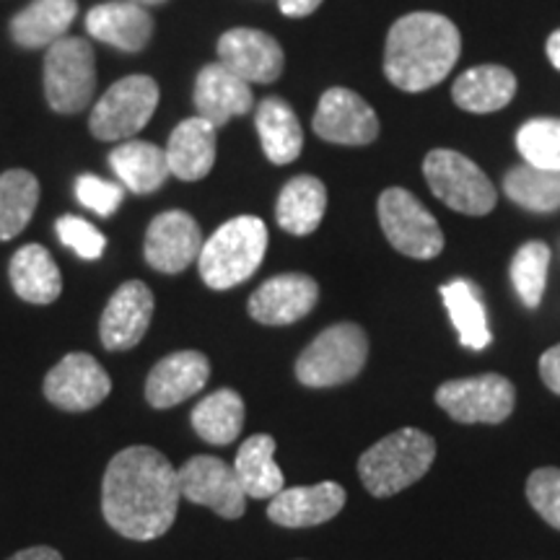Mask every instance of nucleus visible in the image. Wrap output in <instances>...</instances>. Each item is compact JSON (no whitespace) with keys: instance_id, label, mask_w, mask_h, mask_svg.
<instances>
[{"instance_id":"obj_1","label":"nucleus","mask_w":560,"mask_h":560,"mask_svg":"<svg viewBox=\"0 0 560 560\" xmlns=\"http://www.w3.org/2000/svg\"><path fill=\"white\" fill-rule=\"evenodd\" d=\"M182 493L172 462L153 446L117 452L102 480V514L117 535L151 542L172 529Z\"/></svg>"},{"instance_id":"obj_2","label":"nucleus","mask_w":560,"mask_h":560,"mask_svg":"<svg viewBox=\"0 0 560 560\" xmlns=\"http://www.w3.org/2000/svg\"><path fill=\"white\" fill-rule=\"evenodd\" d=\"M459 50V30L450 19L429 11L408 13L387 34L384 73L397 89L416 94L444 81L457 66Z\"/></svg>"},{"instance_id":"obj_3","label":"nucleus","mask_w":560,"mask_h":560,"mask_svg":"<svg viewBox=\"0 0 560 560\" xmlns=\"http://www.w3.org/2000/svg\"><path fill=\"white\" fill-rule=\"evenodd\" d=\"M268 252V226L257 215H236L202 242L198 270L213 291H229L255 276Z\"/></svg>"},{"instance_id":"obj_4","label":"nucleus","mask_w":560,"mask_h":560,"mask_svg":"<svg viewBox=\"0 0 560 560\" xmlns=\"http://www.w3.org/2000/svg\"><path fill=\"white\" fill-rule=\"evenodd\" d=\"M436 459V441L425 431L400 429L361 454L359 475L374 499H389L418 482Z\"/></svg>"},{"instance_id":"obj_5","label":"nucleus","mask_w":560,"mask_h":560,"mask_svg":"<svg viewBox=\"0 0 560 560\" xmlns=\"http://www.w3.org/2000/svg\"><path fill=\"white\" fill-rule=\"evenodd\" d=\"M369 338L353 322L327 327L314 338L296 361V380L304 387L322 389L353 382L366 366Z\"/></svg>"},{"instance_id":"obj_6","label":"nucleus","mask_w":560,"mask_h":560,"mask_svg":"<svg viewBox=\"0 0 560 560\" xmlns=\"http://www.w3.org/2000/svg\"><path fill=\"white\" fill-rule=\"evenodd\" d=\"M96 55L89 39L62 37L47 47L45 96L60 115H79L94 102Z\"/></svg>"},{"instance_id":"obj_7","label":"nucleus","mask_w":560,"mask_h":560,"mask_svg":"<svg viewBox=\"0 0 560 560\" xmlns=\"http://www.w3.org/2000/svg\"><path fill=\"white\" fill-rule=\"evenodd\" d=\"M431 192L465 215H486L495 208V187L475 161L457 151L436 149L423 161Z\"/></svg>"},{"instance_id":"obj_8","label":"nucleus","mask_w":560,"mask_h":560,"mask_svg":"<svg viewBox=\"0 0 560 560\" xmlns=\"http://www.w3.org/2000/svg\"><path fill=\"white\" fill-rule=\"evenodd\" d=\"M159 96V83L151 75H128L112 83L107 94L91 109V136L100 140L132 138L151 122Z\"/></svg>"},{"instance_id":"obj_9","label":"nucleus","mask_w":560,"mask_h":560,"mask_svg":"<svg viewBox=\"0 0 560 560\" xmlns=\"http://www.w3.org/2000/svg\"><path fill=\"white\" fill-rule=\"evenodd\" d=\"M380 223L387 242L416 260H433L444 249L439 221L423 208L416 195L402 187H389L380 198Z\"/></svg>"},{"instance_id":"obj_10","label":"nucleus","mask_w":560,"mask_h":560,"mask_svg":"<svg viewBox=\"0 0 560 560\" xmlns=\"http://www.w3.org/2000/svg\"><path fill=\"white\" fill-rule=\"evenodd\" d=\"M516 389L506 376L480 374L436 389V405L457 423H503L514 412Z\"/></svg>"},{"instance_id":"obj_11","label":"nucleus","mask_w":560,"mask_h":560,"mask_svg":"<svg viewBox=\"0 0 560 560\" xmlns=\"http://www.w3.org/2000/svg\"><path fill=\"white\" fill-rule=\"evenodd\" d=\"M182 499L208 506L221 520H240L247 509V493H244L234 467L219 457L198 454L190 457L177 470Z\"/></svg>"},{"instance_id":"obj_12","label":"nucleus","mask_w":560,"mask_h":560,"mask_svg":"<svg viewBox=\"0 0 560 560\" xmlns=\"http://www.w3.org/2000/svg\"><path fill=\"white\" fill-rule=\"evenodd\" d=\"M109 392V374L89 353H68L45 376V397L66 412L94 410L107 400Z\"/></svg>"},{"instance_id":"obj_13","label":"nucleus","mask_w":560,"mask_h":560,"mask_svg":"<svg viewBox=\"0 0 560 560\" xmlns=\"http://www.w3.org/2000/svg\"><path fill=\"white\" fill-rule=\"evenodd\" d=\"M312 128L327 143L369 145L380 136V117L361 94L335 86L322 94Z\"/></svg>"},{"instance_id":"obj_14","label":"nucleus","mask_w":560,"mask_h":560,"mask_svg":"<svg viewBox=\"0 0 560 560\" xmlns=\"http://www.w3.org/2000/svg\"><path fill=\"white\" fill-rule=\"evenodd\" d=\"M202 231L185 210H164L145 231L143 255L153 270L177 276L200 257Z\"/></svg>"},{"instance_id":"obj_15","label":"nucleus","mask_w":560,"mask_h":560,"mask_svg":"<svg viewBox=\"0 0 560 560\" xmlns=\"http://www.w3.org/2000/svg\"><path fill=\"white\" fill-rule=\"evenodd\" d=\"M153 293L143 280H128L120 289L112 293L104 306L100 319V340L102 346L120 353V350L136 348L149 332L153 319Z\"/></svg>"},{"instance_id":"obj_16","label":"nucleus","mask_w":560,"mask_h":560,"mask_svg":"<svg viewBox=\"0 0 560 560\" xmlns=\"http://www.w3.org/2000/svg\"><path fill=\"white\" fill-rule=\"evenodd\" d=\"M319 299L317 280L304 272H283L265 283L249 296L247 312L260 325L283 327L304 319Z\"/></svg>"},{"instance_id":"obj_17","label":"nucleus","mask_w":560,"mask_h":560,"mask_svg":"<svg viewBox=\"0 0 560 560\" xmlns=\"http://www.w3.org/2000/svg\"><path fill=\"white\" fill-rule=\"evenodd\" d=\"M219 62L247 83H272L285 66L283 47L260 30H231L219 39Z\"/></svg>"},{"instance_id":"obj_18","label":"nucleus","mask_w":560,"mask_h":560,"mask_svg":"<svg viewBox=\"0 0 560 560\" xmlns=\"http://www.w3.org/2000/svg\"><path fill=\"white\" fill-rule=\"evenodd\" d=\"M210 380V361L200 350H177L161 359L145 380V400L151 408L166 410L190 400Z\"/></svg>"},{"instance_id":"obj_19","label":"nucleus","mask_w":560,"mask_h":560,"mask_svg":"<svg viewBox=\"0 0 560 560\" xmlns=\"http://www.w3.org/2000/svg\"><path fill=\"white\" fill-rule=\"evenodd\" d=\"M346 488L325 480L317 486L283 488L276 499H270L268 520L278 527L306 529L335 520L346 506Z\"/></svg>"},{"instance_id":"obj_20","label":"nucleus","mask_w":560,"mask_h":560,"mask_svg":"<svg viewBox=\"0 0 560 560\" xmlns=\"http://www.w3.org/2000/svg\"><path fill=\"white\" fill-rule=\"evenodd\" d=\"M252 102H255V96H252L249 83L231 73L221 62H210L198 73L195 109H198V117L208 120L215 130L234 120V117L247 115Z\"/></svg>"},{"instance_id":"obj_21","label":"nucleus","mask_w":560,"mask_h":560,"mask_svg":"<svg viewBox=\"0 0 560 560\" xmlns=\"http://www.w3.org/2000/svg\"><path fill=\"white\" fill-rule=\"evenodd\" d=\"M86 32L122 52H143L153 37V16L145 5L112 0L86 13Z\"/></svg>"},{"instance_id":"obj_22","label":"nucleus","mask_w":560,"mask_h":560,"mask_svg":"<svg viewBox=\"0 0 560 560\" xmlns=\"http://www.w3.org/2000/svg\"><path fill=\"white\" fill-rule=\"evenodd\" d=\"M164 153L170 172L177 179H206L215 164V128L202 117H190L172 130Z\"/></svg>"},{"instance_id":"obj_23","label":"nucleus","mask_w":560,"mask_h":560,"mask_svg":"<svg viewBox=\"0 0 560 560\" xmlns=\"http://www.w3.org/2000/svg\"><path fill=\"white\" fill-rule=\"evenodd\" d=\"M9 278L19 299L30 304H52L62 293V276L58 262L42 244H24L13 252Z\"/></svg>"},{"instance_id":"obj_24","label":"nucleus","mask_w":560,"mask_h":560,"mask_svg":"<svg viewBox=\"0 0 560 560\" xmlns=\"http://www.w3.org/2000/svg\"><path fill=\"white\" fill-rule=\"evenodd\" d=\"M79 16V0H34L11 19V37L26 50H42L66 37Z\"/></svg>"},{"instance_id":"obj_25","label":"nucleus","mask_w":560,"mask_h":560,"mask_svg":"<svg viewBox=\"0 0 560 560\" xmlns=\"http://www.w3.org/2000/svg\"><path fill=\"white\" fill-rule=\"evenodd\" d=\"M516 79L509 68L503 66H478L465 70L452 86V100L459 109L475 112V115H488L499 112L514 100Z\"/></svg>"},{"instance_id":"obj_26","label":"nucleus","mask_w":560,"mask_h":560,"mask_svg":"<svg viewBox=\"0 0 560 560\" xmlns=\"http://www.w3.org/2000/svg\"><path fill=\"white\" fill-rule=\"evenodd\" d=\"M112 172L136 195H151L164 187L170 179V164H166L164 149L149 140H128L109 153Z\"/></svg>"},{"instance_id":"obj_27","label":"nucleus","mask_w":560,"mask_h":560,"mask_svg":"<svg viewBox=\"0 0 560 560\" xmlns=\"http://www.w3.org/2000/svg\"><path fill=\"white\" fill-rule=\"evenodd\" d=\"M327 210V190L322 179L312 174H301L285 182V187L278 195L276 219L278 226L289 231L293 236L314 234L319 229Z\"/></svg>"},{"instance_id":"obj_28","label":"nucleus","mask_w":560,"mask_h":560,"mask_svg":"<svg viewBox=\"0 0 560 560\" xmlns=\"http://www.w3.org/2000/svg\"><path fill=\"white\" fill-rule=\"evenodd\" d=\"M255 125L270 164L283 166L299 159L301 149H304V130H301L296 112L289 107V102L278 100V96H268L257 107Z\"/></svg>"},{"instance_id":"obj_29","label":"nucleus","mask_w":560,"mask_h":560,"mask_svg":"<svg viewBox=\"0 0 560 560\" xmlns=\"http://www.w3.org/2000/svg\"><path fill=\"white\" fill-rule=\"evenodd\" d=\"M234 472L247 499H276L285 486L283 472L276 465V439L268 433H255L244 441L236 452Z\"/></svg>"},{"instance_id":"obj_30","label":"nucleus","mask_w":560,"mask_h":560,"mask_svg":"<svg viewBox=\"0 0 560 560\" xmlns=\"http://www.w3.org/2000/svg\"><path fill=\"white\" fill-rule=\"evenodd\" d=\"M244 400L234 389H215L192 410V429L202 441L213 446H226L236 441L244 429Z\"/></svg>"},{"instance_id":"obj_31","label":"nucleus","mask_w":560,"mask_h":560,"mask_svg":"<svg viewBox=\"0 0 560 560\" xmlns=\"http://www.w3.org/2000/svg\"><path fill=\"white\" fill-rule=\"evenodd\" d=\"M39 206V179L26 170L0 174V242H9L30 226Z\"/></svg>"},{"instance_id":"obj_32","label":"nucleus","mask_w":560,"mask_h":560,"mask_svg":"<svg viewBox=\"0 0 560 560\" xmlns=\"http://www.w3.org/2000/svg\"><path fill=\"white\" fill-rule=\"evenodd\" d=\"M441 299H444L446 312L459 332V342L465 348L482 350L490 346L493 335H490L486 310H482L478 291L470 280H452V283L441 285Z\"/></svg>"},{"instance_id":"obj_33","label":"nucleus","mask_w":560,"mask_h":560,"mask_svg":"<svg viewBox=\"0 0 560 560\" xmlns=\"http://www.w3.org/2000/svg\"><path fill=\"white\" fill-rule=\"evenodd\" d=\"M503 192L516 206L535 210V213H552L560 208V172L522 164L506 174Z\"/></svg>"},{"instance_id":"obj_34","label":"nucleus","mask_w":560,"mask_h":560,"mask_svg":"<svg viewBox=\"0 0 560 560\" xmlns=\"http://www.w3.org/2000/svg\"><path fill=\"white\" fill-rule=\"evenodd\" d=\"M548 268L550 247L545 242H527L516 249L514 260H511V280L527 310H537L542 304Z\"/></svg>"},{"instance_id":"obj_35","label":"nucleus","mask_w":560,"mask_h":560,"mask_svg":"<svg viewBox=\"0 0 560 560\" xmlns=\"http://www.w3.org/2000/svg\"><path fill=\"white\" fill-rule=\"evenodd\" d=\"M524 161L540 170L560 172V120H529L516 132Z\"/></svg>"},{"instance_id":"obj_36","label":"nucleus","mask_w":560,"mask_h":560,"mask_svg":"<svg viewBox=\"0 0 560 560\" xmlns=\"http://www.w3.org/2000/svg\"><path fill=\"white\" fill-rule=\"evenodd\" d=\"M527 499L532 509L542 516L550 527L560 529V470L558 467H542L535 470L527 480Z\"/></svg>"},{"instance_id":"obj_37","label":"nucleus","mask_w":560,"mask_h":560,"mask_svg":"<svg viewBox=\"0 0 560 560\" xmlns=\"http://www.w3.org/2000/svg\"><path fill=\"white\" fill-rule=\"evenodd\" d=\"M55 229H58V240L83 260H100L104 255V247H107L104 234L96 226H91L89 221L79 219V215H62L55 223Z\"/></svg>"},{"instance_id":"obj_38","label":"nucleus","mask_w":560,"mask_h":560,"mask_svg":"<svg viewBox=\"0 0 560 560\" xmlns=\"http://www.w3.org/2000/svg\"><path fill=\"white\" fill-rule=\"evenodd\" d=\"M75 198L81 200V206H86L89 210H94L96 215L107 219V215H112L122 206L125 190L122 185L96 177V174H81V177L75 179Z\"/></svg>"},{"instance_id":"obj_39","label":"nucleus","mask_w":560,"mask_h":560,"mask_svg":"<svg viewBox=\"0 0 560 560\" xmlns=\"http://www.w3.org/2000/svg\"><path fill=\"white\" fill-rule=\"evenodd\" d=\"M540 376H542L545 387H548L550 392H556V395H560V342L542 353Z\"/></svg>"},{"instance_id":"obj_40","label":"nucleus","mask_w":560,"mask_h":560,"mask_svg":"<svg viewBox=\"0 0 560 560\" xmlns=\"http://www.w3.org/2000/svg\"><path fill=\"white\" fill-rule=\"evenodd\" d=\"M280 11L289 19H304L322 5V0H278Z\"/></svg>"},{"instance_id":"obj_41","label":"nucleus","mask_w":560,"mask_h":560,"mask_svg":"<svg viewBox=\"0 0 560 560\" xmlns=\"http://www.w3.org/2000/svg\"><path fill=\"white\" fill-rule=\"evenodd\" d=\"M9 560H62V556L55 548H47V545H39V548H26L11 556Z\"/></svg>"},{"instance_id":"obj_42","label":"nucleus","mask_w":560,"mask_h":560,"mask_svg":"<svg viewBox=\"0 0 560 560\" xmlns=\"http://www.w3.org/2000/svg\"><path fill=\"white\" fill-rule=\"evenodd\" d=\"M548 58L552 62V68L560 70V30L550 34V39H548Z\"/></svg>"},{"instance_id":"obj_43","label":"nucleus","mask_w":560,"mask_h":560,"mask_svg":"<svg viewBox=\"0 0 560 560\" xmlns=\"http://www.w3.org/2000/svg\"><path fill=\"white\" fill-rule=\"evenodd\" d=\"M130 3H138V5H161V3H166V0H130Z\"/></svg>"}]
</instances>
